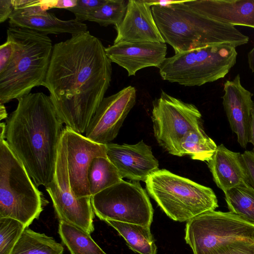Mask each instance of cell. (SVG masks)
<instances>
[{
	"label": "cell",
	"instance_id": "1",
	"mask_svg": "<svg viewBox=\"0 0 254 254\" xmlns=\"http://www.w3.org/2000/svg\"><path fill=\"white\" fill-rule=\"evenodd\" d=\"M112 74L105 47L89 31L54 45L44 86L65 127L85 133Z\"/></svg>",
	"mask_w": 254,
	"mask_h": 254
},
{
	"label": "cell",
	"instance_id": "2",
	"mask_svg": "<svg viewBox=\"0 0 254 254\" xmlns=\"http://www.w3.org/2000/svg\"><path fill=\"white\" fill-rule=\"evenodd\" d=\"M6 119L5 140L36 186L52 180L64 129L50 96L30 93L17 100Z\"/></svg>",
	"mask_w": 254,
	"mask_h": 254
},
{
	"label": "cell",
	"instance_id": "3",
	"mask_svg": "<svg viewBox=\"0 0 254 254\" xmlns=\"http://www.w3.org/2000/svg\"><path fill=\"white\" fill-rule=\"evenodd\" d=\"M154 20L165 43L175 54L207 46L248 43L249 38L235 27L204 16L184 0L166 6L153 5Z\"/></svg>",
	"mask_w": 254,
	"mask_h": 254
},
{
	"label": "cell",
	"instance_id": "4",
	"mask_svg": "<svg viewBox=\"0 0 254 254\" xmlns=\"http://www.w3.org/2000/svg\"><path fill=\"white\" fill-rule=\"evenodd\" d=\"M6 37L14 51L6 68L0 72V103L4 104L44 86L53 46L45 34L22 28L9 27Z\"/></svg>",
	"mask_w": 254,
	"mask_h": 254
},
{
	"label": "cell",
	"instance_id": "5",
	"mask_svg": "<svg viewBox=\"0 0 254 254\" xmlns=\"http://www.w3.org/2000/svg\"><path fill=\"white\" fill-rule=\"evenodd\" d=\"M48 203L5 140H0V217L15 219L27 228Z\"/></svg>",
	"mask_w": 254,
	"mask_h": 254
},
{
	"label": "cell",
	"instance_id": "6",
	"mask_svg": "<svg viewBox=\"0 0 254 254\" xmlns=\"http://www.w3.org/2000/svg\"><path fill=\"white\" fill-rule=\"evenodd\" d=\"M149 195L171 219L188 221L218 207L217 197L210 188L159 169L145 181Z\"/></svg>",
	"mask_w": 254,
	"mask_h": 254
},
{
	"label": "cell",
	"instance_id": "7",
	"mask_svg": "<svg viewBox=\"0 0 254 254\" xmlns=\"http://www.w3.org/2000/svg\"><path fill=\"white\" fill-rule=\"evenodd\" d=\"M237 56L231 45L207 46L166 58L158 68L164 80L199 86L224 77L235 64Z\"/></svg>",
	"mask_w": 254,
	"mask_h": 254
},
{
	"label": "cell",
	"instance_id": "8",
	"mask_svg": "<svg viewBox=\"0 0 254 254\" xmlns=\"http://www.w3.org/2000/svg\"><path fill=\"white\" fill-rule=\"evenodd\" d=\"M94 214L111 220L150 227L153 209L146 191L138 181L121 182L91 196Z\"/></svg>",
	"mask_w": 254,
	"mask_h": 254
},
{
	"label": "cell",
	"instance_id": "9",
	"mask_svg": "<svg viewBox=\"0 0 254 254\" xmlns=\"http://www.w3.org/2000/svg\"><path fill=\"white\" fill-rule=\"evenodd\" d=\"M201 114L193 104L162 91L152 102L151 119L154 136L169 153L181 157L180 143L188 132L202 128Z\"/></svg>",
	"mask_w": 254,
	"mask_h": 254
},
{
	"label": "cell",
	"instance_id": "10",
	"mask_svg": "<svg viewBox=\"0 0 254 254\" xmlns=\"http://www.w3.org/2000/svg\"><path fill=\"white\" fill-rule=\"evenodd\" d=\"M45 188L60 221L74 226L90 235L94 231L95 214L91 197L77 198L71 189L63 132L58 147L53 178Z\"/></svg>",
	"mask_w": 254,
	"mask_h": 254
},
{
	"label": "cell",
	"instance_id": "11",
	"mask_svg": "<svg viewBox=\"0 0 254 254\" xmlns=\"http://www.w3.org/2000/svg\"><path fill=\"white\" fill-rule=\"evenodd\" d=\"M236 237L254 239V225L230 211H208L186 223L185 240L193 254H203L219 243Z\"/></svg>",
	"mask_w": 254,
	"mask_h": 254
},
{
	"label": "cell",
	"instance_id": "12",
	"mask_svg": "<svg viewBox=\"0 0 254 254\" xmlns=\"http://www.w3.org/2000/svg\"><path fill=\"white\" fill-rule=\"evenodd\" d=\"M136 100V90L131 85L104 97L86 131V137L99 144L111 143L117 136Z\"/></svg>",
	"mask_w": 254,
	"mask_h": 254
},
{
	"label": "cell",
	"instance_id": "13",
	"mask_svg": "<svg viewBox=\"0 0 254 254\" xmlns=\"http://www.w3.org/2000/svg\"><path fill=\"white\" fill-rule=\"evenodd\" d=\"M65 137L70 182L77 198L91 197L88 173L93 160L107 157L105 144L95 142L66 127Z\"/></svg>",
	"mask_w": 254,
	"mask_h": 254
},
{
	"label": "cell",
	"instance_id": "14",
	"mask_svg": "<svg viewBox=\"0 0 254 254\" xmlns=\"http://www.w3.org/2000/svg\"><path fill=\"white\" fill-rule=\"evenodd\" d=\"M108 159L121 177L132 181H144L159 170V163L151 147L142 140L135 144H105Z\"/></svg>",
	"mask_w": 254,
	"mask_h": 254
},
{
	"label": "cell",
	"instance_id": "15",
	"mask_svg": "<svg viewBox=\"0 0 254 254\" xmlns=\"http://www.w3.org/2000/svg\"><path fill=\"white\" fill-rule=\"evenodd\" d=\"M224 91L222 104L230 126L240 146L246 148L250 141L253 94L242 86L239 74L225 82Z\"/></svg>",
	"mask_w": 254,
	"mask_h": 254
},
{
	"label": "cell",
	"instance_id": "16",
	"mask_svg": "<svg viewBox=\"0 0 254 254\" xmlns=\"http://www.w3.org/2000/svg\"><path fill=\"white\" fill-rule=\"evenodd\" d=\"M167 49L163 43L121 42L105 48V52L111 62L125 68L130 76L144 68H159L166 58Z\"/></svg>",
	"mask_w": 254,
	"mask_h": 254
},
{
	"label": "cell",
	"instance_id": "17",
	"mask_svg": "<svg viewBox=\"0 0 254 254\" xmlns=\"http://www.w3.org/2000/svg\"><path fill=\"white\" fill-rule=\"evenodd\" d=\"M119 42H156L165 43L153 16L151 6L146 0H128L125 17L115 26Z\"/></svg>",
	"mask_w": 254,
	"mask_h": 254
},
{
	"label": "cell",
	"instance_id": "18",
	"mask_svg": "<svg viewBox=\"0 0 254 254\" xmlns=\"http://www.w3.org/2000/svg\"><path fill=\"white\" fill-rule=\"evenodd\" d=\"M184 3L221 23L254 28V0H184Z\"/></svg>",
	"mask_w": 254,
	"mask_h": 254
},
{
	"label": "cell",
	"instance_id": "19",
	"mask_svg": "<svg viewBox=\"0 0 254 254\" xmlns=\"http://www.w3.org/2000/svg\"><path fill=\"white\" fill-rule=\"evenodd\" d=\"M207 166L215 184L223 192L242 183H249L242 154L228 149L223 144L217 146Z\"/></svg>",
	"mask_w": 254,
	"mask_h": 254
},
{
	"label": "cell",
	"instance_id": "20",
	"mask_svg": "<svg viewBox=\"0 0 254 254\" xmlns=\"http://www.w3.org/2000/svg\"><path fill=\"white\" fill-rule=\"evenodd\" d=\"M10 27L30 29L47 35L69 33L71 35L86 32L87 26L75 19L62 20L47 11L25 13L14 10L9 19Z\"/></svg>",
	"mask_w": 254,
	"mask_h": 254
},
{
	"label": "cell",
	"instance_id": "21",
	"mask_svg": "<svg viewBox=\"0 0 254 254\" xmlns=\"http://www.w3.org/2000/svg\"><path fill=\"white\" fill-rule=\"evenodd\" d=\"M105 222L117 231L133 251L139 254H157L150 227L111 220Z\"/></svg>",
	"mask_w": 254,
	"mask_h": 254
},
{
	"label": "cell",
	"instance_id": "22",
	"mask_svg": "<svg viewBox=\"0 0 254 254\" xmlns=\"http://www.w3.org/2000/svg\"><path fill=\"white\" fill-rule=\"evenodd\" d=\"M63 245L53 237L25 229L10 254H64Z\"/></svg>",
	"mask_w": 254,
	"mask_h": 254
},
{
	"label": "cell",
	"instance_id": "23",
	"mask_svg": "<svg viewBox=\"0 0 254 254\" xmlns=\"http://www.w3.org/2000/svg\"><path fill=\"white\" fill-rule=\"evenodd\" d=\"M58 233L71 254H107L90 234L64 221H59Z\"/></svg>",
	"mask_w": 254,
	"mask_h": 254
},
{
	"label": "cell",
	"instance_id": "24",
	"mask_svg": "<svg viewBox=\"0 0 254 254\" xmlns=\"http://www.w3.org/2000/svg\"><path fill=\"white\" fill-rule=\"evenodd\" d=\"M224 192L229 211L254 225V188L244 183Z\"/></svg>",
	"mask_w": 254,
	"mask_h": 254
},
{
	"label": "cell",
	"instance_id": "25",
	"mask_svg": "<svg viewBox=\"0 0 254 254\" xmlns=\"http://www.w3.org/2000/svg\"><path fill=\"white\" fill-rule=\"evenodd\" d=\"M122 180L118 170L107 157L93 160L88 173L91 196Z\"/></svg>",
	"mask_w": 254,
	"mask_h": 254
},
{
	"label": "cell",
	"instance_id": "26",
	"mask_svg": "<svg viewBox=\"0 0 254 254\" xmlns=\"http://www.w3.org/2000/svg\"><path fill=\"white\" fill-rule=\"evenodd\" d=\"M217 145L204 131L199 130L187 132L180 143L181 156L188 155L191 159L208 162L215 152Z\"/></svg>",
	"mask_w": 254,
	"mask_h": 254
},
{
	"label": "cell",
	"instance_id": "27",
	"mask_svg": "<svg viewBox=\"0 0 254 254\" xmlns=\"http://www.w3.org/2000/svg\"><path fill=\"white\" fill-rule=\"evenodd\" d=\"M127 1L107 0L106 3L95 10L88 20L97 23L100 26L119 25L123 20L127 8Z\"/></svg>",
	"mask_w": 254,
	"mask_h": 254
},
{
	"label": "cell",
	"instance_id": "28",
	"mask_svg": "<svg viewBox=\"0 0 254 254\" xmlns=\"http://www.w3.org/2000/svg\"><path fill=\"white\" fill-rule=\"evenodd\" d=\"M25 228L15 219L0 217V254H10Z\"/></svg>",
	"mask_w": 254,
	"mask_h": 254
},
{
	"label": "cell",
	"instance_id": "29",
	"mask_svg": "<svg viewBox=\"0 0 254 254\" xmlns=\"http://www.w3.org/2000/svg\"><path fill=\"white\" fill-rule=\"evenodd\" d=\"M203 254H254V239L234 238L219 243Z\"/></svg>",
	"mask_w": 254,
	"mask_h": 254
},
{
	"label": "cell",
	"instance_id": "30",
	"mask_svg": "<svg viewBox=\"0 0 254 254\" xmlns=\"http://www.w3.org/2000/svg\"><path fill=\"white\" fill-rule=\"evenodd\" d=\"M106 1L107 0H77L75 6L67 10L73 13L75 19L83 22L88 20L89 15Z\"/></svg>",
	"mask_w": 254,
	"mask_h": 254
},
{
	"label": "cell",
	"instance_id": "31",
	"mask_svg": "<svg viewBox=\"0 0 254 254\" xmlns=\"http://www.w3.org/2000/svg\"><path fill=\"white\" fill-rule=\"evenodd\" d=\"M12 41L6 37V41L0 46V72L7 66L13 53Z\"/></svg>",
	"mask_w": 254,
	"mask_h": 254
},
{
	"label": "cell",
	"instance_id": "32",
	"mask_svg": "<svg viewBox=\"0 0 254 254\" xmlns=\"http://www.w3.org/2000/svg\"><path fill=\"white\" fill-rule=\"evenodd\" d=\"M242 157L248 175L249 183L254 188V152L246 150L242 154Z\"/></svg>",
	"mask_w": 254,
	"mask_h": 254
},
{
	"label": "cell",
	"instance_id": "33",
	"mask_svg": "<svg viewBox=\"0 0 254 254\" xmlns=\"http://www.w3.org/2000/svg\"><path fill=\"white\" fill-rule=\"evenodd\" d=\"M14 11L12 0H0V23L9 19Z\"/></svg>",
	"mask_w": 254,
	"mask_h": 254
},
{
	"label": "cell",
	"instance_id": "34",
	"mask_svg": "<svg viewBox=\"0 0 254 254\" xmlns=\"http://www.w3.org/2000/svg\"><path fill=\"white\" fill-rule=\"evenodd\" d=\"M77 0H57L56 8L68 9L75 6Z\"/></svg>",
	"mask_w": 254,
	"mask_h": 254
},
{
	"label": "cell",
	"instance_id": "35",
	"mask_svg": "<svg viewBox=\"0 0 254 254\" xmlns=\"http://www.w3.org/2000/svg\"><path fill=\"white\" fill-rule=\"evenodd\" d=\"M253 146V151L254 152V107L252 114L251 125H250V141Z\"/></svg>",
	"mask_w": 254,
	"mask_h": 254
},
{
	"label": "cell",
	"instance_id": "36",
	"mask_svg": "<svg viewBox=\"0 0 254 254\" xmlns=\"http://www.w3.org/2000/svg\"><path fill=\"white\" fill-rule=\"evenodd\" d=\"M248 59L250 69L254 72V47L248 53Z\"/></svg>",
	"mask_w": 254,
	"mask_h": 254
},
{
	"label": "cell",
	"instance_id": "37",
	"mask_svg": "<svg viewBox=\"0 0 254 254\" xmlns=\"http://www.w3.org/2000/svg\"><path fill=\"white\" fill-rule=\"evenodd\" d=\"M4 104L0 103V120L6 119L8 117Z\"/></svg>",
	"mask_w": 254,
	"mask_h": 254
},
{
	"label": "cell",
	"instance_id": "38",
	"mask_svg": "<svg viewBox=\"0 0 254 254\" xmlns=\"http://www.w3.org/2000/svg\"><path fill=\"white\" fill-rule=\"evenodd\" d=\"M5 122H1L0 124V140L5 139Z\"/></svg>",
	"mask_w": 254,
	"mask_h": 254
}]
</instances>
